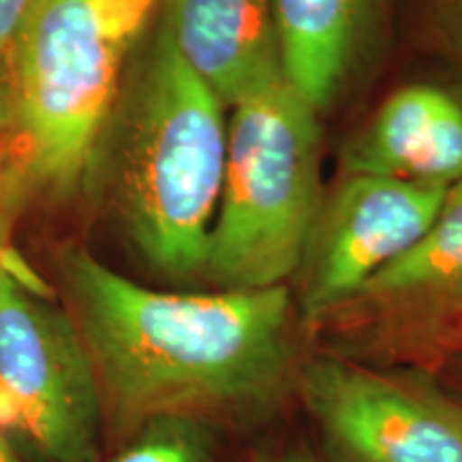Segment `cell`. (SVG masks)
Returning <instances> with one entry per match:
<instances>
[{
    "instance_id": "1",
    "label": "cell",
    "mask_w": 462,
    "mask_h": 462,
    "mask_svg": "<svg viewBox=\"0 0 462 462\" xmlns=\"http://www.w3.org/2000/svg\"><path fill=\"white\" fill-rule=\"evenodd\" d=\"M58 273L116 430L157 418L245 424L296 394L302 323L289 285L157 291L75 245Z\"/></svg>"
},
{
    "instance_id": "2",
    "label": "cell",
    "mask_w": 462,
    "mask_h": 462,
    "mask_svg": "<svg viewBox=\"0 0 462 462\" xmlns=\"http://www.w3.org/2000/svg\"><path fill=\"white\" fill-rule=\"evenodd\" d=\"M225 103L157 26L120 106L116 204L143 262L204 276L227 163Z\"/></svg>"
},
{
    "instance_id": "3",
    "label": "cell",
    "mask_w": 462,
    "mask_h": 462,
    "mask_svg": "<svg viewBox=\"0 0 462 462\" xmlns=\"http://www.w3.org/2000/svg\"><path fill=\"white\" fill-rule=\"evenodd\" d=\"M159 0H37L15 45L20 176L73 193L118 109L131 45Z\"/></svg>"
},
{
    "instance_id": "4",
    "label": "cell",
    "mask_w": 462,
    "mask_h": 462,
    "mask_svg": "<svg viewBox=\"0 0 462 462\" xmlns=\"http://www.w3.org/2000/svg\"><path fill=\"white\" fill-rule=\"evenodd\" d=\"M319 112L270 79L231 106L227 163L204 279L218 289L287 285L319 212Z\"/></svg>"
},
{
    "instance_id": "5",
    "label": "cell",
    "mask_w": 462,
    "mask_h": 462,
    "mask_svg": "<svg viewBox=\"0 0 462 462\" xmlns=\"http://www.w3.org/2000/svg\"><path fill=\"white\" fill-rule=\"evenodd\" d=\"M101 409L73 315L0 274V432L42 462H99Z\"/></svg>"
},
{
    "instance_id": "6",
    "label": "cell",
    "mask_w": 462,
    "mask_h": 462,
    "mask_svg": "<svg viewBox=\"0 0 462 462\" xmlns=\"http://www.w3.org/2000/svg\"><path fill=\"white\" fill-rule=\"evenodd\" d=\"M296 396L323 462H462V402L426 366L306 356Z\"/></svg>"
},
{
    "instance_id": "7",
    "label": "cell",
    "mask_w": 462,
    "mask_h": 462,
    "mask_svg": "<svg viewBox=\"0 0 462 462\" xmlns=\"http://www.w3.org/2000/svg\"><path fill=\"white\" fill-rule=\"evenodd\" d=\"M448 189L392 178L343 173L323 193L296 281L304 328H321L368 281L418 245L439 215Z\"/></svg>"
},
{
    "instance_id": "8",
    "label": "cell",
    "mask_w": 462,
    "mask_h": 462,
    "mask_svg": "<svg viewBox=\"0 0 462 462\" xmlns=\"http://www.w3.org/2000/svg\"><path fill=\"white\" fill-rule=\"evenodd\" d=\"M456 317H462V180L448 189L418 245L368 281L321 328L346 334L349 356L360 345H429Z\"/></svg>"
},
{
    "instance_id": "9",
    "label": "cell",
    "mask_w": 462,
    "mask_h": 462,
    "mask_svg": "<svg viewBox=\"0 0 462 462\" xmlns=\"http://www.w3.org/2000/svg\"><path fill=\"white\" fill-rule=\"evenodd\" d=\"M340 170L449 189L462 180V103L430 84L398 88L345 143Z\"/></svg>"
},
{
    "instance_id": "10",
    "label": "cell",
    "mask_w": 462,
    "mask_h": 462,
    "mask_svg": "<svg viewBox=\"0 0 462 462\" xmlns=\"http://www.w3.org/2000/svg\"><path fill=\"white\" fill-rule=\"evenodd\" d=\"M157 26L231 107L282 73L274 0H159Z\"/></svg>"
},
{
    "instance_id": "11",
    "label": "cell",
    "mask_w": 462,
    "mask_h": 462,
    "mask_svg": "<svg viewBox=\"0 0 462 462\" xmlns=\"http://www.w3.org/2000/svg\"><path fill=\"white\" fill-rule=\"evenodd\" d=\"M379 11L381 0H274L282 73L319 114L349 82Z\"/></svg>"
},
{
    "instance_id": "12",
    "label": "cell",
    "mask_w": 462,
    "mask_h": 462,
    "mask_svg": "<svg viewBox=\"0 0 462 462\" xmlns=\"http://www.w3.org/2000/svg\"><path fill=\"white\" fill-rule=\"evenodd\" d=\"M204 426L189 418L150 420L112 462H208Z\"/></svg>"
},
{
    "instance_id": "13",
    "label": "cell",
    "mask_w": 462,
    "mask_h": 462,
    "mask_svg": "<svg viewBox=\"0 0 462 462\" xmlns=\"http://www.w3.org/2000/svg\"><path fill=\"white\" fill-rule=\"evenodd\" d=\"M9 176L0 170V274L7 273L20 281L22 285L31 289V291L50 296L45 282L22 262V257L9 245Z\"/></svg>"
},
{
    "instance_id": "14",
    "label": "cell",
    "mask_w": 462,
    "mask_h": 462,
    "mask_svg": "<svg viewBox=\"0 0 462 462\" xmlns=\"http://www.w3.org/2000/svg\"><path fill=\"white\" fill-rule=\"evenodd\" d=\"M421 5L437 37L462 56V0H421Z\"/></svg>"
},
{
    "instance_id": "15",
    "label": "cell",
    "mask_w": 462,
    "mask_h": 462,
    "mask_svg": "<svg viewBox=\"0 0 462 462\" xmlns=\"http://www.w3.org/2000/svg\"><path fill=\"white\" fill-rule=\"evenodd\" d=\"M17 120V90L14 58L0 54V150L11 143Z\"/></svg>"
},
{
    "instance_id": "16",
    "label": "cell",
    "mask_w": 462,
    "mask_h": 462,
    "mask_svg": "<svg viewBox=\"0 0 462 462\" xmlns=\"http://www.w3.org/2000/svg\"><path fill=\"white\" fill-rule=\"evenodd\" d=\"M34 3L37 0H0V54L14 58Z\"/></svg>"
},
{
    "instance_id": "17",
    "label": "cell",
    "mask_w": 462,
    "mask_h": 462,
    "mask_svg": "<svg viewBox=\"0 0 462 462\" xmlns=\"http://www.w3.org/2000/svg\"><path fill=\"white\" fill-rule=\"evenodd\" d=\"M439 374V373H437ZM441 377L446 388L462 402V330L441 354Z\"/></svg>"
},
{
    "instance_id": "18",
    "label": "cell",
    "mask_w": 462,
    "mask_h": 462,
    "mask_svg": "<svg viewBox=\"0 0 462 462\" xmlns=\"http://www.w3.org/2000/svg\"><path fill=\"white\" fill-rule=\"evenodd\" d=\"M274 462H323V458L317 456L313 448L309 446H293L282 452Z\"/></svg>"
},
{
    "instance_id": "19",
    "label": "cell",
    "mask_w": 462,
    "mask_h": 462,
    "mask_svg": "<svg viewBox=\"0 0 462 462\" xmlns=\"http://www.w3.org/2000/svg\"><path fill=\"white\" fill-rule=\"evenodd\" d=\"M0 462H24L20 458V454L15 452L14 443L0 432Z\"/></svg>"
}]
</instances>
